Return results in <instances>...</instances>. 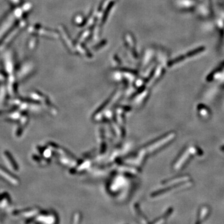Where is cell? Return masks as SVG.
<instances>
[{
	"label": "cell",
	"instance_id": "1",
	"mask_svg": "<svg viewBox=\"0 0 224 224\" xmlns=\"http://www.w3.org/2000/svg\"><path fill=\"white\" fill-rule=\"evenodd\" d=\"M207 213V208H203L202 209L201 211V216H200V218H199V222H201L202 220L204 218L206 217V214Z\"/></svg>",
	"mask_w": 224,
	"mask_h": 224
}]
</instances>
